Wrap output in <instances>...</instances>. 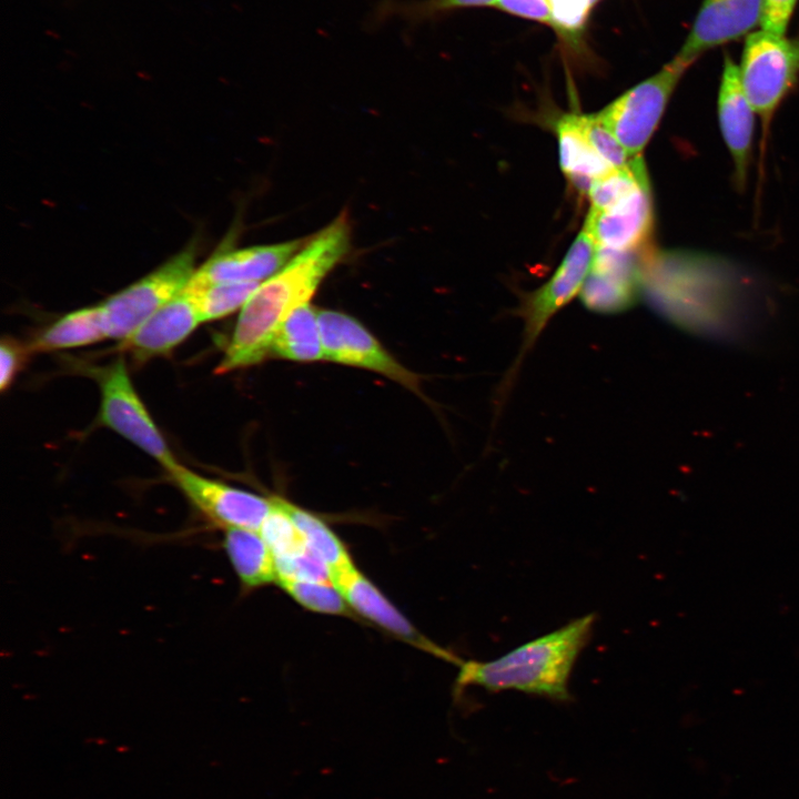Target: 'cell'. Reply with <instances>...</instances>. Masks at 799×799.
<instances>
[{
  "instance_id": "cell-17",
  "label": "cell",
  "mask_w": 799,
  "mask_h": 799,
  "mask_svg": "<svg viewBox=\"0 0 799 799\" xmlns=\"http://www.w3.org/2000/svg\"><path fill=\"white\" fill-rule=\"evenodd\" d=\"M348 607L391 634L419 648L445 658L447 653L426 640L412 624L384 597V595L355 567L335 576Z\"/></svg>"
},
{
  "instance_id": "cell-10",
  "label": "cell",
  "mask_w": 799,
  "mask_h": 799,
  "mask_svg": "<svg viewBox=\"0 0 799 799\" xmlns=\"http://www.w3.org/2000/svg\"><path fill=\"white\" fill-rule=\"evenodd\" d=\"M168 473L188 499L223 529L259 530L271 508V498L203 477L180 464Z\"/></svg>"
},
{
  "instance_id": "cell-21",
  "label": "cell",
  "mask_w": 799,
  "mask_h": 799,
  "mask_svg": "<svg viewBox=\"0 0 799 799\" xmlns=\"http://www.w3.org/2000/svg\"><path fill=\"white\" fill-rule=\"evenodd\" d=\"M107 336L102 305L68 313L44 330L31 343L36 352H48L89 345Z\"/></svg>"
},
{
  "instance_id": "cell-22",
  "label": "cell",
  "mask_w": 799,
  "mask_h": 799,
  "mask_svg": "<svg viewBox=\"0 0 799 799\" xmlns=\"http://www.w3.org/2000/svg\"><path fill=\"white\" fill-rule=\"evenodd\" d=\"M281 502L297 527L303 542L330 568L333 578L355 566L335 533L315 515L282 499Z\"/></svg>"
},
{
  "instance_id": "cell-23",
  "label": "cell",
  "mask_w": 799,
  "mask_h": 799,
  "mask_svg": "<svg viewBox=\"0 0 799 799\" xmlns=\"http://www.w3.org/2000/svg\"><path fill=\"white\" fill-rule=\"evenodd\" d=\"M259 285L256 282L209 283L198 277L194 272L184 292L194 302L202 322H205L242 309Z\"/></svg>"
},
{
  "instance_id": "cell-4",
  "label": "cell",
  "mask_w": 799,
  "mask_h": 799,
  "mask_svg": "<svg viewBox=\"0 0 799 799\" xmlns=\"http://www.w3.org/2000/svg\"><path fill=\"white\" fill-rule=\"evenodd\" d=\"M595 251L594 240L583 226L548 281L533 292L524 294L518 307L523 321L522 343L513 365L502 382L499 393L503 396H506L523 361L550 320L580 293Z\"/></svg>"
},
{
  "instance_id": "cell-11",
  "label": "cell",
  "mask_w": 799,
  "mask_h": 799,
  "mask_svg": "<svg viewBox=\"0 0 799 799\" xmlns=\"http://www.w3.org/2000/svg\"><path fill=\"white\" fill-rule=\"evenodd\" d=\"M649 249H596L579 293L584 306L600 314H616L633 307L643 295L641 267Z\"/></svg>"
},
{
  "instance_id": "cell-31",
  "label": "cell",
  "mask_w": 799,
  "mask_h": 799,
  "mask_svg": "<svg viewBox=\"0 0 799 799\" xmlns=\"http://www.w3.org/2000/svg\"><path fill=\"white\" fill-rule=\"evenodd\" d=\"M577 1H579V2H581V3H584V4H586V6H589V7L595 8V6H596L600 0H577Z\"/></svg>"
},
{
  "instance_id": "cell-24",
  "label": "cell",
  "mask_w": 799,
  "mask_h": 799,
  "mask_svg": "<svg viewBox=\"0 0 799 799\" xmlns=\"http://www.w3.org/2000/svg\"><path fill=\"white\" fill-rule=\"evenodd\" d=\"M282 588L303 607L322 614L342 615L348 605L333 581L286 580Z\"/></svg>"
},
{
  "instance_id": "cell-3",
  "label": "cell",
  "mask_w": 799,
  "mask_h": 799,
  "mask_svg": "<svg viewBox=\"0 0 799 799\" xmlns=\"http://www.w3.org/2000/svg\"><path fill=\"white\" fill-rule=\"evenodd\" d=\"M721 260L678 250H648L641 267L643 295L666 317L696 326L717 314L731 292Z\"/></svg>"
},
{
  "instance_id": "cell-14",
  "label": "cell",
  "mask_w": 799,
  "mask_h": 799,
  "mask_svg": "<svg viewBox=\"0 0 799 799\" xmlns=\"http://www.w3.org/2000/svg\"><path fill=\"white\" fill-rule=\"evenodd\" d=\"M717 109L721 135L732 158L735 179L742 188L750 163L757 113L742 89L738 65L728 53L724 55Z\"/></svg>"
},
{
  "instance_id": "cell-7",
  "label": "cell",
  "mask_w": 799,
  "mask_h": 799,
  "mask_svg": "<svg viewBox=\"0 0 799 799\" xmlns=\"http://www.w3.org/2000/svg\"><path fill=\"white\" fill-rule=\"evenodd\" d=\"M195 254L196 245L191 243L160 267L102 303L107 336L124 341L183 292L195 272Z\"/></svg>"
},
{
  "instance_id": "cell-28",
  "label": "cell",
  "mask_w": 799,
  "mask_h": 799,
  "mask_svg": "<svg viewBox=\"0 0 799 799\" xmlns=\"http://www.w3.org/2000/svg\"><path fill=\"white\" fill-rule=\"evenodd\" d=\"M799 0H765L762 29L785 34Z\"/></svg>"
},
{
  "instance_id": "cell-16",
  "label": "cell",
  "mask_w": 799,
  "mask_h": 799,
  "mask_svg": "<svg viewBox=\"0 0 799 799\" xmlns=\"http://www.w3.org/2000/svg\"><path fill=\"white\" fill-rule=\"evenodd\" d=\"M201 322L194 302L183 290L122 341V346L140 360L163 355L185 340Z\"/></svg>"
},
{
  "instance_id": "cell-20",
  "label": "cell",
  "mask_w": 799,
  "mask_h": 799,
  "mask_svg": "<svg viewBox=\"0 0 799 799\" xmlns=\"http://www.w3.org/2000/svg\"><path fill=\"white\" fill-rule=\"evenodd\" d=\"M271 355L297 362L324 360L318 310L310 302L294 309L277 327Z\"/></svg>"
},
{
  "instance_id": "cell-12",
  "label": "cell",
  "mask_w": 799,
  "mask_h": 799,
  "mask_svg": "<svg viewBox=\"0 0 799 799\" xmlns=\"http://www.w3.org/2000/svg\"><path fill=\"white\" fill-rule=\"evenodd\" d=\"M584 227L596 249L640 251L648 246L654 229L650 182L599 210L589 209Z\"/></svg>"
},
{
  "instance_id": "cell-6",
  "label": "cell",
  "mask_w": 799,
  "mask_h": 799,
  "mask_svg": "<svg viewBox=\"0 0 799 799\" xmlns=\"http://www.w3.org/2000/svg\"><path fill=\"white\" fill-rule=\"evenodd\" d=\"M691 64L675 55L655 74L596 113L631 158L640 155L647 145L676 87Z\"/></svg>"
},
{
  "instance_id": "cell-8",
  "label": "cell",
  "mask_w": 799,
  "mask_h": 799,
  "mask_svg": "<svg viewBox=\"0 0 799 799\" xmlns=\"http://www.w3.org/2000/svg\"><path fill=\"white\" fill-rule=\"evenodd\" d=\"M100 422L159 462L168 472L179 463L138 396L125 363L118 358L100 377Z\"/></svg>"
},
{
  "instance_id": "cell-15",
  "label": "cell",
  "mask_w": 799,
  "mask_h": 799,
  "mask_svg": "<svg viewBox=\"0 0 799 799\" xmlns=\"http://www.w3.org/2000/svg\"><path fill=\"white\" fill-rule=\"evenodd\" d=\"M307 241L297 239L275 244L226 250L211 257L195 271V275L209 283H262L285 266Z\"/></svg>"
},
{
  "instance_id": "cell-19",
  "label": "cell",
  "mask_w": 799,
  "mask_h": 799,
  "mask_svg": "<svg viewBox=\"0 0 799 799\" xmlns=\"http://www.w3.org/2000/svg\"><path fill=\"white\" fill-rule=\"evenodd\" d=\"M223 548L245 588H257L277 581L274 556L259 530L224 529Z\"/></svg>"
},
{
  "instance_id": "cell-1",
  "label": "cell",
  "mask_w": 799,
  "mask_h": 799,
  "mask_svg": "<svg viewBox=\"0 0 799 799\" xmlns=\"http://www.w3.org/2000/svg\"><path fill=\"white\" fill-rule=\"evenodd\" d=\"M351 243L348 214L342 212L277 273L260 283L241 309L231 341L218 367L226 373L259 364L271 355L280 324L310 302L320 284L346 255Z\"/></svg>"
},
{
  "instance_id": "cell-29",
  "label": "cell",
  "mask_w": 799,
  "mask_h": 799,
  "mask_svg": "<svg viewBox=\"0 0 799 799\" xmlns=\"http://www.w3.org/2000/svg\"><path fill=\"white\" fill-rule=\"evenodd\" d=\"M497 0H425L417 3L413 11L416 16L427 17L438 12L455 9L474 8V7H494Z\"/></svg>"
},
{
  "instance_id": "cell-25",
  "label": "cell",
  "mask_w": 799,
  "mask_h": 799,
  "mask_svg": "<svg viewBox=\"0 0 799 799\" xmlns=\"http://www.w3.org/2000/svg\"><path fill=\"white\" fill-rule=\"evenodd\" d=\"M259 533L274 558L290 554L305 544L279 497L271 498V508Z\"/></svg>"
},
{
  "instance_id": "cell-5",
  "label": "cell",
  "mask_w": 799,
  "mask_h": 799,
  "mask_svg": "<svg viewBox=\"0 0 799 799\" xmlns=\"http://www.w3.org/2000/svg\"><path fill=\"white\" fill-rule=\"evenodd\" d=\"M738 71L748 100L768 124L799 81V37L752 31L746 38Z\"/></svg>"
},
{
  "instance_id": "cell-13",
  "label": "cell",
  "mask_w": 799,
  "mask_h": 799,
  "mask_svg": "<svg viewBox=\"0 0 799 799\" xmlns=\"http://www.w3.org/2000/svg\"><path fill=\"white\" fill-rule=\"evenodd\" d=\"M765 0H702L677 57L694 63L702 53L739 40L761 24Z\"/></svg>"
},
{
  "instance_id": "cell-27",
  "label": "cell",
  "mask_w": 799,
  "mask_h": 799,
  "mask_svg": "<svg viewBox=\"0 0 799 799\" xmlns=\"http://www.w3.org/2000/svg\"><path fill=\"white\" fill-rule=\"evenodd\" d=\"M495 8L550 28L553 26L549 0H497Z\"/></svg>"
},
{
  "instance_id": "cell-9",
  "label": "cell",
  "mask_w": 799,
  "mask_h": 799,
  "mask_svg": "<svg viewBox=\"0 0 799 799\" xmlns=\"http://www.w3.org/2000/svg\"><path fill=\"white\" fill-rule=\"evenodd\" d=\"M324 360L367 368L418 392L419 378L397 362L354 317L318 310Z\"/></svg>"
},
{
  "instance_id": "cell-2",
  "label": "cell",
  "mask_w": 799,
  "mask_h": 799,
  "mask_svg": "<svg viewBox=\"0 0 799 799\" xmlns=\"http://www.w3.org/2000/svg\"><path fill=\"white\" fill-rule=\"evenodd\" d=\"M594 623V614L585 615L489 661L461 660L453 656L452 661L459 668L456 692L475 685L492 692L515 689L568 700L570 672Z\"/></svg>"
},
{
  "instance_id": "cell-26",
  "label": "cell",
  "mask_w": 799,
  "mask_h": 799,
  "mask_svg": "<svg viewBox=\"0 0 799 799\" xmlns=\"http://www.w3.org/2000/svg\"><path fill=\"white\" fill-rule=\"evenodd\" d=\"M274 560L279 584L286 580L332 581L328 566L305 544Z\"/></svg>"
},
{
  "instance_id": "cell-18",
  "label": "cell",
  "mask_w": 799,
  "mask_h": 799,
  "mask_svg": "<svg viewBox=\"0 0 799 799\" xmlns=\"http://www.w3.org/2000/svg\"><path fill=\"white\" fill-rule=\"evenodd\" d=\"M558 141L562 171L581 193L611 168L593 146L583 123V114L562 113L553 121Z\"/></svg>"
},
{
  "instance_id": "cell-30",
  "label": "cell",
  "mask_w": 799,
  "mask_h": 799,
  "mask_svg": "<svg viewBox=\"0 0 799 799\" xmlns=\"http://www.w3.org/2000/svg\"><path fill=\"white\" fill-rule=\"evenodd\" d=\"M0 388L4 391L12 383L19 365L21 363V354L18 346L10 341H3L0 346Z\"/></svg>"
}]
</instances>
